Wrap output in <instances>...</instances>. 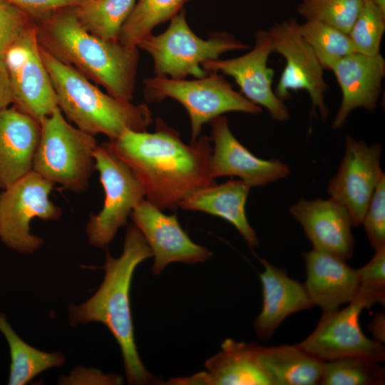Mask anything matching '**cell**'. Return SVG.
<instances>
[{
  "mask_svg": "<svg viewBox=\"0 0 385 385\" xmlns=\"http://www.w3.org/2000/svg\"><path fill=\"white\" fill-rule=\"evenodd\" d=\"M211 139L185 143L158 118L153 133L125 130L104 145L133 171L146 200L161 210H175L192 192L215 184L210 175Z\"/></svg>",
  "mask_w": 385,
  "mask_h": 385,
  "instance_id": "obj_1",
  "label": "cell"
},
{
  "mask_svg": "<svg viewBox=\"0 0 385 385\" xmlns=\"http://www.w3.org/2000/svg\"><path fill=\"white\" fill-rule=\"evenodd\" d=\"M34 22L43 49L103 86L111 96L125 101L133 99L138 47L88 33L78 21L73 7L57 10Z\"/></svg>",
  "mask_w": 385,
  "mask_h": 385,
  "instance_id": "obj_2",
  "label": "cell"
},
{
  "mask_svg": "<svg viewBox=\"0 0 385 385\" xmlns=\"http://www.w3.org/2000/svg\"><path fill=\"white\" fill-rule=\"evenodd\" d=\"M153 256L145 237L135 225L125 232L122 254L112 257L106 252L103 281L96 293L80 305L69 309L71 325L98 322L103 324L121 349L130 384H160L144 366L137 350L131 315L130 292L137 266Z\"/></svg>",
  "mask_w": 385,
  "mask_h": 385,
  "instance_id": "obj_3",
  "label": "cell"
},
{
  "mask_svg": "<svg viewBox=\"0 0 385 385\" xmlns=\"http://www.w3.org/2000/svg\"><path fill=\"white\" fill-rule=\"evenodd\" d=\"M40 50L58 107L80 130L93 135L102 133L113 140L125 130L145 131L153 122L146 104L135 105L103 93L76 68L41 46Z\"/></svg>",
  "mask_w": 385,
  "mask_h": 385,
  "instance_id": "obj_4",
  "label": "cell"
},
{
  "mask_svg": "<svg viewBox=\"0 0 385 385\" xmlns=\"http://www.w3.org/2000/svg\"><path fill=\"white\" fill-rule=\"evenodd\" d=\"M32 170L76 192H84L95 169L94 135L71 125L56 107L41 122Z\"/></svg>",
  "mask_w": 385,
  "mask_h": 385,
  "instance_id": "obj_5",
  "label": "cell"
},
{
  "mask_svg": "<svg viewBox=\"0 0 385 385\" xmlns=\"http://www.w3.org/2000/svg\"><path fill=\"white\" fill-rule=\"evenodd\" d=\"M137 47L151 56L155 76L183 79L187 76H206L201 66L203 62L248 46L227 32H215L207 40L201 38L190 29L182 10L163 33L145 36Z\"/></svg>",
  "mask_w": 385,
  "mask_h": 385,
  "instance_id": "obj_6",
  "label": "cell"
},
{
  "mask_svg": "<svg viewBox=\"0 0 385 385\" xmlns=\"http://www.w3.org/2000/svg\"><path fill=\"white\" fill-rule=\"evenodd\" d=\"M144 95L149 102L171 98L181 103L188 113L191 142L199 137L202 125L228 112L251 115L262 113V108L234 90L223 76L210 72L195 80L150 77L144 80Z\"/></svg>",
  "mask_w": 385,
  "mask_h": 385,
  "instance_id": "obj_7",
  "label": "cell"
},
{
  "mask_svg": "<svg viewBox=\"0 0 385 385\" xmlns=\"http://www.w3.org/2000/svg\"><path fill=\"white\" fill-rule=\"evenodd\" d=\"M53 184L31 170L0 192V238L9 248L29 255L43 245L30 232V222L60 218L61 208L49 197Z\"/></svg>",
  "mask_w": 385,
  "mask_h": 385,
  "instance_id": "obj_8",
  "label": "cell"
},
{
  "mask_svg": "<svg viewBox=\"0 0 385 385\" xmlns=\"http://www.w3.org/2000/svg\"><path fill=\"white\" fill-rule=\"evenodd\" d=\"M93 158L105 199L101 210L90 216L86 231L89 242L103 248L127 224L128 215L144 199L145 191L130 168L105 145H97Z\"/></svg>",
  "mask_w": 385,
  "mask_h": 385,
  "instance_id": "obj_9",
  "label": "cell"
},
{
  "mask_svg": "<svg viewBox=\"0 0 385 385\" xmlns=\"http://www.w3.org/2000/svg\"><path fill=\"white\" fill-rule=\"evenodd\" d=\"M296 23V19H289L274 23L268 30L272 51L285 60L274 93L284 101L290 96L291 91H305L311 99V113L316 115L318 111L320 118L325 122L329 114L325 93L329 87L324 78V69L297 31Z\"/></svg>",
  "mask_w": 385,
  "mask_h": 385,
  "instance_id": "obj_10",
  "label": "cell"
},
{
  "mask_svg": "<svg viewBox=\"0 0 385 385\" xmlns=\"http://www.w3.org/2000/svg\"><path fill=\"white\" fill-rule=\"evenodd\" d=\"M3 61L14 106L40 123L58 107V101L41 57L35 22L9 48Z\"/></svg>",
  "mask_w": 385,
  "mask_h": 385,
  "instance_id": "obj_11",
  "label": "cell"
},
{
  "mask_svg": "<svg viewBox=\"0 0 385 385\" xmlns=\"http://www.w3.org/2000/svg\"><path fill=\"white\" fill-rule=\"evenodd\" d=\"M371 307L366 299L356 295L346 308L323 314L315 329L297 346L323 361L359 356L382 362L384 346L381 342L367 337L359 324L362 310Z\"/></svg>",
  "mask_w": 385,
  "mask_h": 385,
  "instance_id": "obj_12",
  "label": "cell"
},
{
  "mask_svg": "<svg viewBox=\"0 0 385 385\" xmlns=\"http://www.w3.org/2000/svg\"><path fill=\"white\" fill-rule=\"evenodd\" d=\"M381 155L379 143L368 145L346 135L344 153L336 175L329 181L327 192L346 209L353 227L361 225L374 191L385 176Z\"/></svg>",
  "mask_w": 385,
  "mask_h": 385,
  "instance_id": "obj_13",
  "label": "cell"
},
{
  "mask_svg": "<svg viewBox=\"0 0 385 385\" xmlns=\"http://www.w3.org/2000/svg\"><path fill=\"white\" fill-rule=\"evenodd\" d=\"M272 53L269 31L259 30L255 33L254 47L247 53L230 59L206 61L201 66L207 73L220 72L232 77L246 98L267 109L274 120L284 122L290 114L272 88L274 71L268 66Z\"/></svg>",
  "mask_w": 385,
  "mask_h": 385,
  "instance_id": "obj_14",
  "label": "cell"
},
{
  "mask_svg": "<svg viewBox=\"0 0 385 385\" xmlns=\"http://www.w3.org/2000/svg\"><path fill=\"white\" fill-rule=\"evenodd\" d=\"M134 225L143 234L155 258L152 272L160 274L173 262L194 264L209 260L212 253L192 242L175 214L168 215L143 199L131 212Z\"/></svg>",
  "mask_w": 385,
  "mask_h": 385,
  "instance_id": "obj_15",
  "label": "cell"
},
{
  "mask_svg": "<svg viewBox=\"0 0 385 385\" xmlns=\"http://www.w3.org/2000/svg\"><path fill=\"white\" fill-rule=\"evenodd\" d=\"M211 125L212 178L236 176L252 188L265 186L290 174V168L281 160L260 158L242 145L231 132L225 115L213 119Z\"/></svg>",
  "mask_w": 385,
  "mask_h": 385,
  "instance_id": "obj_16",
  "label": "cell"
},
{
  "mask_svg": "<svg viewBox=\"0 0 385 385\" xmlns=\"http://www.w3.org/2000/svg\"><path fill=\"white\" fill-rule=\"evenodd\" d=\"M292 217L302 225L313 249L343 260L351 258L354 250L351 219L346 209L329 197L324 200L300 199L289 208Z\"/></svg>",
  "mask_w": 385,
  "mask_h": 385,
  "instance_id": "obj_17",
  "label": "cell"
},
{
  "mask_svg": "<svg viewBox=\"0 0 385 385\" xmlns=\"http://www.w3.org/2000/svg\"><path fill=\"white\" fill-rule=\"evenodd\" d=\"M205 371L173 377L170 385H272L260 356V344L225 339L205 361Z\"/></svg>",
  "mask_w": 385,
  "mask_h": 385,
  "instance_id": "obj_18",
  "label": "cell"
},
{
  "mask_svg": "<svg viewBox=\"0 0 385 385\" xmlns=\"http://www.w3.org/2000/svg\"><path fill=\"white\" fill-rule=\"evenodd\" d=\"M342 91V101L332 122L335 130L341 128L350 113L362 108L373 112L382 91L385 60L380 53L367 56L351 53L331 68Z\"/></svg>",
  "mask_w": 385,
  "mask_h": 385,
  "instance_id": "obj_19",
  "label": "cell"
},
{
  "mask_svg": "<svg viewBox=\"0 0 385 385\" xmlns=\"http://www.w3.org/2000/svg\"><path fill=\"white\" fill-rule=\"evenodd\" d=\"M41 124L15 106L0 110V189L33 169Z\"/></svg>",
  "mask_w": 385,
  "mask_h": 385,
  "instance_id": "obj_20",
  "label": "cell"
},
{
  "mask_svg": "<svg viewBox=\"0 0 385 385\" xmlns=\"http://www.w3.org/2000/svg\"><path fill=\"white\" fill-rule=\"evenodd\" d=\"M302 255L307 272L304 286L312 302L322 308L323 314L334 312L356 297V270L345 260L315 249Z\"/></svg>",
  "mask_w": 385,
  "mask_h": 385,
  "instance_id": "obj_21",
  "label": "cell"
},
{
  "mask_svg": "<svg viewBox=\"0 0 385 385\" xmlns=\"http://www.w3.org/2000/svg\"><path fill=\"white\" fill-rule=\"evenodd\" d=\"M260 274L262 288V308L255 319L254 328L262 340L269 339L281 323L290 314L312 308L304 284L290 278L284 270L264 259Z\"/></svg>",
  "mask_w": 385,
  "mask_h": 385,
  "instance_id": "obj_22",
  "label": "cell"
},
{
  "mask_svg": "<svg viewBox=\"0 0 385 385\" xmlns=\"http://www.w3.org/2000/svg\"><path fill=\"white\" fill-rule=\"evenodd\" d=\"M250 187L241 180L216 183L190 193L179 204L185 210L201 211L231 223L250 248L258 245V238L250 225L245 205Z\"/></svg>",
  "mask_w": 385,
  "mask_h": 385,
  "instance_id": "obj_23",
  "label": "cell"
},
{
  "mask_svg": "<svg viewBox=\"0 0 385 385\" xmlns=\"http://www.w3.org/2000/svg\"><path fill=\"white\" fill-rule=\"evenodd\" d=\"M260 356L272 385H315L320 380L324 361L297 344L263 346Z\"/></svg>",
  "mask_w": 385,
  "mask_h": 385,
  "instance_id": "obj_24",
  "label": "cell"
},
{
  "mask_svg": "<svg viewBox=\"0 0 385 385\" xmlns=\"http://www.w3.org/2000/svg\"><path fill=\"white\" fill-rule=\"evenodd\" d=\"M0 332L4 334L10 351L9 385L26 384L43 371L61 366L64 363L65 358L62 354L38 350L22 340L2 312H0Z\"/></svg>",
  "mask_w": 385,
  "mask_h": 385,
  "instance_id": "obj_25",
  "label": "cell"
},
{
  "mask_svg": "<svg viewBox=\"0 0 385 385\" xmlns=\"http://www.w3.org/2000/svg\"><path fill=\"white\" fill-rule=\"evenodd\" d=\"M136 0H84L73 10L90 34L107 41H118L120 31Z\"/></svg>",
  "mask_w": 385,
  "mask_h": 385,
  "instance_id": "obj_26",
  "label": "cell"
},
{
  "mask_svg": "<svg viewBox=\"0 0 385 385\" xmlns=\"http://www.w3.org/2000/svg\"><path fill=\"white\" fill-rule=\"evenodd\" d=\"M190 0H138L123 25L118 41L137 47L158 25L171 20Z\"/></svg>",
  "mask_w": 385,
  "mask_h": 385,
  "instance_id": "obj_27",
  "label": "cell"
},
{
  "mask_svg": "<svg viewBox=\"0 0 385 385\" xmlns=\"http://www.w3.org/2000/svg\"><path fill=\"white\" fill-rule=\"evenodd\" d=\"M297 31L311 47L324 70L342 58L355 52L347 34L319 21H297Z\"/></svg>",
  "mask_w": 385,
  "mask_h": 385,
  "instance_id": "obj_28",
  "label": "cell"
},
{
  "mask_svg": "<svg viewBox=\"0 0 385 385\" xmlns=\"http://www.w3.org/2000/svg\"><path fill=\"white\" fill-rule=\"evenodd\" d=\"M384 368L379 362L359 356H344L324 361L320 385H380Z\"/></svg>",
  "mask_w": 385,
  "mask_h": 385,
  "instance_id": "obj_29",
  "label": "cell"
},
{
  "mask_svg": "<svg viewBox=\"0 0 385 385\" xmlns=\"http://www.w3.org/2000/svg\"><path fill=\"white\" fill-rule=\"evenodd\" d=\"M364 0H302L297 13L305 21H319L349 34Z\"/></svg>",
  "mask_w": 385,
  "mask_h": 385,
  "instance_id": "obj_30",
  "label": "cell"
},
{
  "mask_svg": "<svg viewBox=\"0 0 385 385\" xmlns=\"http://www.w3.org/2000/svg\"><path fill=\"white\" fill-rule=\"evenodd\" d=\"M385 32V11L372 0H364L363 7L348 36L354 51L367 56L380 53Z\"/></svg>",
  "mask_w": 385,
  "mask_h": 385,
  "instance_id": "obj_31",
  "label": "cell"
},
{
  "mask_svg": "<svg viewBox=\"0 0 385 385\" xmlns=\"http://www.w3.org/2000/svg\"><path fill=\"white\" fill-rule=\"evenodd\" d=\"M358 295L366 298L373 306L385 302V247L375 250L372 258L356 269ZM356 294V295H357Z\"/></svg>",
  "mask_w": 385,
  "mask_h": 385,
  "instance_id": "obj_32",
  "label": "cell"
},
{
  "mask_svg": "<svg viewBox=\"0 0 385 385\" xmlns=\"http://www.w3.org/2000/svg\"><path fill=\"white\" fill-rule=\"evenodd\" d=\"M34 23L28 13L6 0H0V60Z\"/></svg>",
  "mask_w": 385,
  "mask_h": 385,
  "instance_id": "obj_33",
  "label": "cell"
},
{
  "mask_svg": "<svg viewBox=\"0 0 385 385\" xmlns=\"http://www.w3.org/2000/svg\"><path fill=\"white\" fill-rule=\"evenodd\" d=\"M361 224L372 247H385V176L374 191Z\"/></svg>",
  "mask_w": 385,
  "mask_h": 385,
  "instance_id": "obj_34",
  "label": "cell"
},
{
  "mask_svg": "<svg viewBox=\"0 0 385 385\" xmlns=\"http://www.w3.org/2000/svg\"><path fill=\"white\" fill-rule=\"evenodd\" d=\"M28 13L34 20L44 18L53 12L78 6L84 0H6Z\"/></svg>",
  "mask_w": 385,
  "mask_h": 385,
  "instance_id": "obj_35",
  "label": "cell"
},
{
  "mask_svg": "<svg viewBox=\"0 0 385 385\" xmlns=\"http://www.w3.org/2000/svg\"><path fill=\"white\" fill-rule=\"evenodd\" d=\"M61 384H120L122 378L117 375H105L96 369L76 368L66 377H61Z\"/></svg>",
  "mask_w": 385,
  "mask_h": 385,
  "instance_id": "obj_36",
  "label": "cell"
},
{
  "mask_svg": "<svg viewBox=\"0 0 385 385\" xmlns=\"http://www.w3.org/2000/svg\"><path fill=\"white\" fill-rule=\"evenodd\" d=\"M13 104L11 84L3 60H0V110Z\"/></svg>",
  "mask_w": 385,
  "mask_h": 385,
  "instance_id": "obj_37",
  "label": "cell"
},
{
  "mask_svg": "<svg viewBox=\"0 0 385 385\" xmlns=\"http://www.w3.org/2000/svg\"><path fill=\"white\" fill-rule=\"evenodd\" d=\"M369 327L374 339L384 343L385 342V317L384 313L380 312L376 314Z\"/></svg>",
  "mask_w": 385,
  "mask_h": 385,
  "instance_id": "obj_38",
  "label": "cell"
},
{
  "mask_svg": "<svg viewBox=\"0 0 385 385\" xmlns=\"http://www.w3.org/2000/svg\"><path fill=\"white\" fill-rule=\"evenodd\" d=\"M376 3L382 10L385 11V0H372Z\"/></svg>",
  "mask_w": 385,
  "mask_h": 385,
  "instance_id": "obj_39",
  "label": "cell"
}]
</instances>
